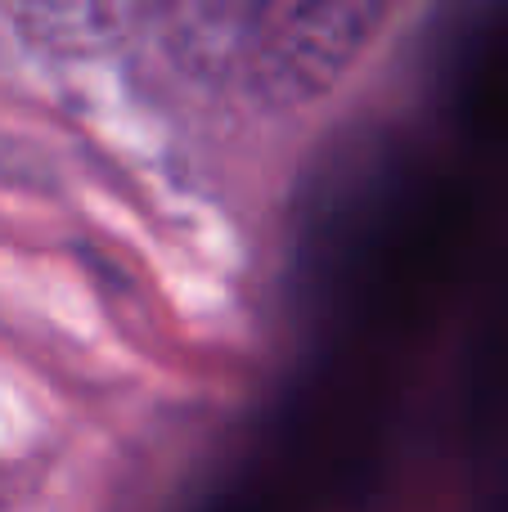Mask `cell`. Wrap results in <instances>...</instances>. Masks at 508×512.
<instances>
[{
	"instance_id": "1",
	"label": "cell",
	"mask_w": 508,
	"mask_h": 512,
	"mask_svg": "<svg viewBox=\"0 0 508 512\" xmlns=\"http://www.w3.org/2000/svg\"><path fill=\"white\" fill-rule=\"evenodd\" d=\"M392 0H302L266 54V81L279 99H311L356 59Z\"/></svg>"
},
{
	"instance_id": "2",
	"label": "cell",
	"mask_w": 508,
	"mask_h": 512,
	"mask_svg": "<svg viewBox=\"0 0 508 512\" xmlns=\"http://www.w3.org/2000/svg\"><path fill=\"white\" fill-rule=\"evenodd\" d=\"M140 0H14V14L41 45L95 50L131 27Z\"/></svg>"
}]
</instances>
